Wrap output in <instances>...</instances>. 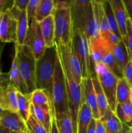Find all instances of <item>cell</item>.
<instances>
[{"instance_id":"cell-1","label":"cell","mask_w":132,"mask_h":133,"mask_svg":"<svg viewBox=\"0 0 132 133\" xmlns=\"http://www.w3.org/2000/svg\"><path fill=\"white\" fill-rule=\"evenodd\" d=\"M71 45L68 46L55 45V46L64 75L69 113L72 120L75 132L77 133L78 114L82 100V84H78L75 80L69 64L68 52Z\"/></svg>"},{"instance_id":"cell-2","label":"cell","mask_w":132,"mask_h":133,"mask_svg":"<svg viewBox=\"0 0 132 133\" xmlns=\"http://www.w3.org/2000/svg\"><path fill=\"white\" fill-rule=\"evenodd\" d=\"M53 13L55 45L68 46L72 38V24L71 16V1H54Z\"/></svg>"},{"instance_id":"cell-3","label":"cell","mask_w":132,"mask_h":133,"mask_svg":"<svg viewBox=\"0 0 132 133\" xmlns=\"http://www.w3.org/2000/svg\"><path fill=\"white\" fill-rule=\"evenodd\" d=\"M56 57V46L47 48L43 57L36 61V89L46 91L50 96L51 103L53 77Z\"/></svg>"},{"instance_id":"cell-4","label":"cell","mask_w":132,"mask_h":133,"mask_svg":"<svg viewBox=\"0 0 132 133\" xmlns=\"http://www.w3.org/2000/svg\"><path fill=\"white\" fill-rule=\"evenodd\" d=\"M15 45V55L16 56L18 70L23 81L25 83L29 94L36 89V61L31 48L27 45Z\"/></svg>"},{"instance_id":"cell-5","label":"cell","mask_w":132,"mask_h":133,"mask_svg":"<svg viewBox=\"0 0 132 133\" xmlns=\"http://www.w3.org/2000/svg\"><path fill=\"white\" fill-rule=\"evenodd\" d=\"M52 107V110L54 112L56 118L65 114H69L65 81L58 53L53 77Z\"/></svg>"},{"instance_id":"cell-6","label":"cell","mask_w":132,"mask_h":133,"mask_svg":"<svg viewBox=\"0 0 132 133\" xmlns=\"http://www.w3.org/2000/svg\"><path fill=\"white\" fill-rule=\"evenodd\" d=\"M94 71L107 99L109 108L115 112L116 105V85L119 78L111 73L103 63L96 65Z\"/></svg>"},{"instance_id":"cell-7","label":"cell","mask_w":132,"mask_h":133,"mask_svg":"<svg viewBox=\"0 0 132 133\" xmlns=\"http://www.w3.org/2000/svg\"><path fill=\"white\" fill-rule=\"evenodd\" d=\"M71 46L80 64L82 79L91 77L89 42L84 32L76 30L73 32Z\"/></svg>"},{"instance_id":"cell-8","label":"cell","mask_w":132,"mask_h":133,"mask_svg":"<svg viewBox=\"0 0 132 133\" xmlns=\"http://www.w3.org/2000/svg\"><path fill=\"white\" fill-rule=\"evenodd\" d=\"M24 44L31 48L36 61L43 57L47 49L40 25L34 19L28 26Z\"/></svg>"},{"instance_id":"cell-9","label":"cell","mask_w":132,"mask_h":133,"mask_svg":"<svg viewBox=\"0 0 132 133\" xmlns=\"http://www.w3.org/2000/svg\"><path fill=\"white\" fill-rule=\"evenodd\" d=\"M17 20L10 10L5 9L0 14V41L3 43H16Z\"/></svg>"},{"instance_id":"cell-10","label":"cell","mask_w":132,"mask_h":133,"mask_svg":"<svg viewBox=\"0 0 132 133\" xmlns=\"http://www.w3.org/2000/svg\"><path fill=\"white\" fill-rule=\"evenodd\" d=\"M90 0L71 1V16L72 32L76 30L84 32L85 22Z\"/></svg>"},{"instance_id":"cell-11","label":"cell","mask_w":132,"mask_h":133,"mask_svg":"<svg viewBox=\"0 0 132 133\" xmlns=\"http://www.w3.org/2000/svg\"><path fill=\"white\" fill-rule=\"evenodd\" d=\"M84 33L88 41L100 35L99 12L98 1H90L87 12Z\"/></svg>"},{"instance_id":"cell-12","label":"cell","mask_w":132,"mask_h":133,"mask_svg":"<svg viewBox=\"0 0 132 133\" xmlns=\"http://www.w3.org/2000/svg\"><path fill=\"white\" fill-rule=\"evenodd\" d=\"M88 42L91 59V68L93 76L96 75L94 66L98 64L102 63L104 57L109 51H110V50L100 35L92 38L88 41Z\"/></svg>"},{"instance_id":"cell-13","label":"cell","mask_w":132,"mask_h":133,"mask_svg":"<svg viewBox=\"0 0 132 133\" xmlns=\"http://www.w3.org/2000/svg\"><path fill=\"white\" fill-rule=\"evenodd\" d=\"M18 92L17 88L10 83L9 80L3 85L0 94V107L3 111L18 112Z\"/></svg>"},{"instance_id":"cell-14","label":"cell","mask_w":132,"mask_h":133,"mask_svg":"<svg viewBox=\"0 0 132 133\" xmlns=\"http://www.w3.org/2000/svg\"><path fill=\"white\" fill-rule=\"evenodd\" d=\"M82 100L81 102L85 103L92 112L93 118L100 119L99 111L96 99L94 87L92 83L91 77L83 79L82 81Z\"/></svg>"},{"instance_id":"cell-15","label":"cell","mask_w":132,"mask_h":133,"mask_svg":"<svg viewBox=\"0 0 132 133\" xmlns=\"http://www.w3.org/2000/svg\"><path fill=\"white\" fill-rule=\"evenodd\" d=\"M0 127L10 132H22L29 133L26 122L18 113L3 111L0 116Z\"/></svg>"},{"instance_id":"cell-16","label":"cell","mask_w":132,"mask_h":133,"mask_svg":"<svg viewBox=\"0 0 132 133\" xmlns=\"http://www.w3.org/2000/svg\"><path fill=\"white\" fill-rule=\"evenodd\" d=\"M118 25L122 41L126 40L127 22L128 17L122 0H109Z\"/></svg>"},{"instance_id":"cell-17","label":"cell","mask_w":132,"mask_h":133,"mask_svg":"<svg viewBox=\"0 0 132 133\" xmlns=\"http://www.w3.org/2000/svg\"><path fill=\"white\" fill-rule=\"evenodd\" d=\"M10 10L17 20V42L15 44L22 45L24 44L26 35L28 29V22L27 19L26 10L21 11L18 10L12 5L10 6Z\"/></svg>"},{"instance_id":"cell-18","label":"cell","mask_w":132,"mask_h":133,"mask_svg":"<svg viewBox=\"0 0 132 133\" xmlns=\"http://www.w3.org/2000/svg\"><path fill=\"white\" fill-rule=\"evenodd\" d=\"M41 35L43 38L47 48H51L55 46L54 42V23L53 15L44 19L39 23Z\"/></svg>"},{"instance_id":"cell-19","label":"cell","mask_w":132,"mask_h":133,"mask_svg":"<svg viewBox=\"0 0 132 133\" xmlns=\"http://www.w3.org/2000/svg\"><path fill=\"white\" fill-rule=\"evenodd\" d=\"M8 78H9L10 83L17 88L18 92H21L23 94H29L27 86H26L25 82L23 81V79L19 74V70H18L16 56L15 55V54L13 57L12 61L11 67H10V71L8 74Z\"/></svg>"},{"instance_id":"cell-20","label":"cell","mask_w":132,"mask_h":133,"mask_svg":"<svg viewBox=\"0 0 132 133\" xmlns=\"http://www.w3.org/2000/svg\"><path fill=\"white\" fill-rule=\"evenodd\" d=\"M30 114L37 121L38 123L46 129L48 133L50 132L51 126L52 112L51 110H46L43 108L35 106L32 103L30 107Z\"/></svg>"},{"instance_id":"cell-21","label":"cell","mask_w":132,"mask_h":133,"mask_svg":"<svg viewBox=\"0 0 132 133\" xmlns=\"http://www.w3.org/2000/svg\"><path fill=\"white\" fill-rule=\"evenodd\" d=\"M93 114L91 109L85 103L81 102L77 119V133H87Z\"/></svg>"},{"instance_id":"cell-22","label":"cell","mask_w":132,"mask_h":133,"mask_svg":"<svg viewBox=\"0 0 132 133\" xmlns=\"http://www.w3.org/2000/svg\"><path fill=\"white\" fill-rule=\"evenodd\" d=\"M100 120L107 132H117L122 128L123 123L118 118L115 113L109 108L107 109L104 115L100 119Z\"/></svg>"},{"instance_id":"cell-23","label":"cell","mask_w":132,"mask_h":133,"mask_svg":"<svg viewBox=\"0 0 132 133\" xmlns=\"http://www.w3.org/2000/svg\"><path fill=\"white\" fill-rule=\"evenodd\" d=\"M91 80L93 84V87H94V93H95L96 99H97V105H98L100 117L101 118L104 115L105 112L109 108L108 103H107V99H106V96H105L104 92L103 90H102V87L100 84L99 81H98L96 75L91 76Z\"/></svg>"},{"instance_id":"cell-24","label":"cell","mask_w":132,"mask_h":133,"mask_svg":"<svg viewBox=\"0 0 132 133\" xmlns=\"http://www.w3.org/2000/svg\"><path fill=\"white\" fill-rule=\"evenodd\" d=\"M54 7V1L53 0H40L36 8L34 19L37 23H40L49 16L53 15Z\"/></svg>"},{"instance_id":"cell-25","label":"cell","mask_w":132,"mask_h":133,"mask_svg":"<svg viewBox=\"0 0 132 133\" xmlns=\"http://www.w3.org/2000/svg\"><path fill=\"white\" fill-rule=\"evenodd\" d=\"M31 103L52 111L51 99L49 94L44 90L36 89L31 93Z\"/></svg>"},{"instance_id":"cell-26","label":"cell","mask_w":132,"mask_h":133,"mask_svg":"<svg viewBox=\"0 0 132 133\" xmlns=\"http://www.w3.org/2000/svg\"><path fill=\"white\" fill-rule=\"evenodd\" d=\"M115 113L122 123L132 127V103L131 101L116 104Z\"/></svg>"},{"instance_id":"cell-27","label":"cell","mask_w":132,"mask_h":133,"mask_svg":"<svg viewBox=\"0 0 132 133\" xmlns=\"http://www.w3.org/2000/svg\"><path fill=\"white\" fill-rule=\"evenodd\" d=\"M103 6L106 24H107L109 30L111 32L115 34L120 40H122L119 27H118V25L116 23V19H115V16H114L112 8L110 5L109 1V0L108 1H103Z\"/></svg>"},{"instance_id":"cell-28","label":"cell","mask_w":132,"mask_h":133,"mask_svg":"<svg viewBox=\"0 0 132 133\" xmlns=\"http://www.w3.org/2000/svg\"><path fill=\"white\" fill-rule=\"evenodd\" d=\"M18 99V114L21 118L27 122L30 116V107L31 105V94H23L18 92L17 94Z\"/></svg>"},{"instance_id":"cell-29","label":"cell","mask_w":132,"mask_h":133,"mask_svg":"<svg viewBox=\"0 0 132 133\" xmlns=\"http://www.w3.org/2000/svg\"><path fill=\"white\" fill-rule=\"evenodd\" d=\"M112 53L119 68L123 73V70L128 62L130 61V58L129 57L126 46L122 40L114 47Z\"/></svg>"},{"instance_id":"cell-30","label":"cell","mask_w":132,"mask_h":133,"mask_svg":"<svg viewBox=\"0 0 132 133\" xmlns=\"http://www.w3.org/2000/svg\"><path fill=\"white\" fill-rule=\"evenodd\" d=\"M131 91V88L126 80L124 77L119 79L116 90V104L130 101Z\"/></svg>"},{"instance_id":"cell-31","label":"cell","mask_w":132,"mask_h":133,"mask_svg":"<svg viewBox=\"0 0 132 133\" xmlns=\"http://www.w3.org/2000/svg\"><path fill=\"white\" fill-rule=\"evenodd\" d=\"M68 61L69 64L70 68L72 72V76L78 84H82V70L79 61L74 52L72 46H70L68 52Z\"/></svg>"},{"instance_id":"cell-32","label":"cell","mask_w":132,"mask_h":133,"mask_svg":"<svg viewBox=\"0 0 132 133\" xmlns=\"http://www.w3.org/2000/svg\"><path fill=\"white\" fill-rule=\"evenodd\" d=\"M55 116V115H54ZM57 128L59 133H75L69 114H65L56 118Z\"/></svg>"},{"instance_id":"cell-33","label":"cell","mask_w":132,"mask_h":133,"mask_svg":"<svg viewBox=\"0 0 132 133\" xmlns=\"http://www.w3.org/2000/svg\"><path fill=\"white\" fill-rule=\"evenodd\" d=\"M102 63L111 73H113L119 79L124 77L122 71L119 68L112 51H110L105 55L102 60Z\"/></svg>"},{"instance_id":"cell-34","label":"cell","mask_w":132,"mask_h":133,"mask_svg":"<svg viewBox=\"0 0 132 133\" xmlns=\"http://www.w3.org/2000/svg\"><path fill=\"white\" fill-rule=\"evenodd\" d=\"M26 125L29 133H48L43 126L38 123L31 115L26 122Z\"/></svg>"},{"instance_id":"cell-35","label":"cell","mask_w":132,"mask_h":133,"mask_svg":"<svg viewBox=\"0 0 132 133\" xmlns=\"http://www.w3.org/2000/svg\"><path fill=\"white\" fill-rule=\"evenodd\" d=\"M126 46L129 57L132 61V24L129 19L127 22V37L126 40L124 42Z\"/></svg>"},{"instance_id":"cell-36","label":"cell","mask_w":132,"mask_h":133,"mask_svg":"<svg viewBox=\"0 0 132 133\" xmlns=\"http://www.w3.org/2000/svg\"><path fill=\"white\" fill-rule=\"evenodd\" d=\"M40 0H29L28 5H27L26 12H27V19L28 22V26L31 23L32 19H34L35 13H36V8L40 3Z\"/></svg>"},{"instance_id":"cell-37","label":"cell","mask_w":132,"mask_h":133,"mask_svg":"<svg viewBox=\"0 0 132 133\" xmlns=\"http://www.w3.org/2000/svg\"><path fill=\"white\" fill-rule=\"evenodd\" d=\"M123 77L132 89V61L131 60L123 70Z\"/></svg>"},{"instance_id":"cell-38","label":"cell","mask_w":132,"mask_h":133,"mask_svg":"<svg viewBox=\"0 0 132 133\" xmlns=\"http://www.w3.org/2000/svg\"><path fill=\"white\" fill-rule=\"evenodd\" d=\"M29 0H14L12 1V5L19 10H26Z\"/></svg>"},{"instance_id":"cell-39","label":"cell","mask_w":132,"mask_h":133,"mask_svg":"<svg viewBox=\"0 0 132 133\" xmlns=\"http://www.w3.org/2000/svg\"><path fill=\"white\" fill-rule=\"evenodd\" d=\"M128 19L132 24V0H122Z\"/></svg>"},{"instance_id":"cell-40","label":"cell","mask_w":132,"mask_h":133,"mask_svg":"<svg viewBox=\"0 0 132 133\" xmlns=\"http://www.w3.org/2000/svg\"><path fill=\"white\" fill-rule=\"evenodd\" d=\"M95 133H106L104 126L100 119H95Z\"/></svg>"},{"instance_id":"cell-41","label":"cell","mask_w":132,"mask_h":133,"mask_svg":"<svg viewBox=\"0 0 132 133\" xmlns=\"http://www.w3.org/2000/svg\"><path fill=\"white\" fill-rule=\"evenodd\" d=\"M52 120H51V126H50V129L49 133H59L58 131V128L56 123V118L54 116V112L52 110Z\"/></svg>"},{"instance_id":"cell-42","label":"cell","mask_w":132,"mask_h":133,"mask_svg":"<svg viewBox=\"0 0 132 133\" xmlns=\"http://www.w3.org/2000/svg\"><path fill=\"white\" fill-rule=\"evenodd\" d=\"M95 119L93 118L91 120L90 123H89L87 131V133H95Z\"/></svg>"},{"instance_id":"cell-43","label":"cell","mask_w":132,"mask_h":133,"mask_svg":"<svg viewBox=\"0 0 132 133\" xmlns=\"http://www.w3.org/2000/svg\"><path fill=\"white\" fill-rule=\"evenodd\" d=\"M5 43L2 42L0 41V77L3 75V72L2 70H1V56H2L3 54V51L4 48H5Z\"/></svg>"},{"instance_id":"cell-44","label":"cell","mask_w":132,"mask_h":133,"mask_svg":"<svg viewBox=\"0 0 132 133\" xmlns=\"http://www.w3.org/2000/svg\"><path fill=\"white\" fill-rule=\"evenodd\" d=\"M8 3H9V1H6V0H0V14L2 13L5 9H7L6 6Z\"/></svg>"},{"instance_id":"cell-45","label":"cell","mask_w":132,"mask_h":133,"mask_svg":"<svg viewBox=\"0 0 132 133\" xmlns=\"http://www.w3.org/2000/svg\"><path fill=\"white\" fill-rule=\"evenodd\" d=\"M0 133H11L9 131L0 127Z\"/></svg>"},{"instance_id":"cell-46","label":"cell","mask_w":132,"mask_h":133,"mask_svg":"<svg viewBox=\"0 0 132 133\" xmlns=\"http://www.w3.org/2000/svg\"><path fill=\"white\" fill-rule=\"evenodd\" d=\"M130 101H131V102L132 103V89H131V95H130Z\"/></svg>"},{"instance_id":"cell-47","label":"cell","mask_w":132,"mask_h":133,"mask_svg":"<svg viewBox=\"0 0 132 133\" xmlns=\"http://www.w3.org/2000/svg\"><path fill=\"white\" fill-rule=\"evenodd\" d=\"M10 132L11 133H25V132Z\"/></svg>"},{"instance_id":"cell-48","label":"cell","mask_w":132,"mask_h":133,"mask_svg":"<svg viewBox=\"0 0 132 133\" xmlns=\"http://www.w3.org/2000/svg\"><path fill=\"white\" fill-rule=\"evenodd\" d=\"M106 133H117V132H107V131H106Z\"/></svg>"},{"instance_id":"cell-49","label":"cell","mask_w":132,"mask_h":133,"mask_svg":"<svg viewBox=\"0 0 132 133\" xmlns=\"http://www.w3.org/2000/svg\"><path fill=\"white\" fill-rule=\"evenodd\" d=\"M2 75H1V76H2Z\"/></svg>"}]
</instances>
